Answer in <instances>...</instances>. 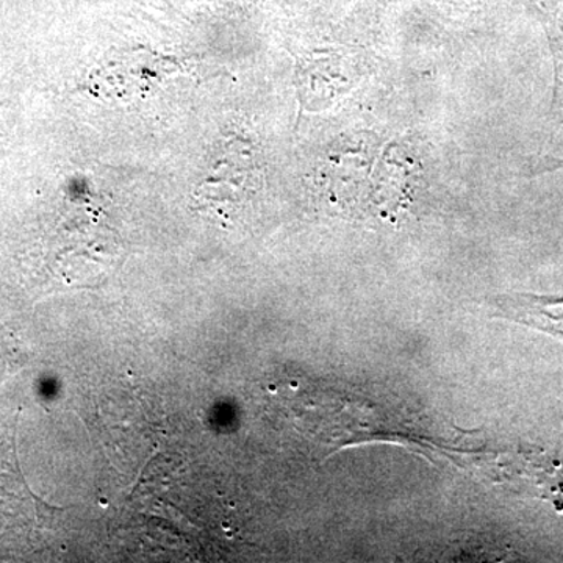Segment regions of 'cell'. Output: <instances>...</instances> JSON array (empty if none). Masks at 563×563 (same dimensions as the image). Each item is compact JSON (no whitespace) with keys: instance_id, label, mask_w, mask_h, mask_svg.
Masks as SVG:
<instances>
[{"instance_id":"cell-2","label":"cell","mask_w":563,"mask_h":563,"mask_svg":"<svg viewBox=\"0 0 563 563\" xmlns=\"http://www.w3.org/2000/svg\"><path fill=\"white\" fill-rule=\"evenodd\" d=\"M551 54L554 58V95L551 103V120L563 124V13L554 14L548 22Z\"/></svg>"},{"instance_id":"cell-3","label":"cell","mask_w":563,"mask_h":563,"mask_svg":"<svg viewBox=\"0 0 563 563\" xmlns=\"http://www.w3.org/2000/svg\"><path fill=\"white\" fill-rule=\"evenodd\" d=\"M533 169L539 174L558 172V169H563V161H559V158H542L537 165H533Z\"/></svg>"},{"instance_id":"cell-1","label":"cell","mask_w":563,"mask_h":563,"mask_svg":"<svg viewBox=\"0 0 563 563\" xmlns=\"http://www.w3.org/2000/svg\"><path fill=\"white\" fill-rule=\"evenodd\" d=\"M498 314L563 340V296L509 295L495 302Z\"/></svg>"}]
</instances>
